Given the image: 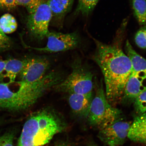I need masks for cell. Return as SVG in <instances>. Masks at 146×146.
<instances>
[{
    "instance_id": "6da1fadb",
    "label": "cell",
    "mask_w": 146,
    "mask_h": 146,
    "mask_svg": "<svg viewBox=\"0 0 146 146\" xmlns=\"http://www.w3.org/2000/svg\"><path fill=\"white\" fill-rule=\"evenodd\" d=\"M127 23L126 20L123 22L110 44L94 39L96 48L93 59L103 75L107 99L114 107L121 102L132 72L130 60L122 49Z\"/></svg>"
},
{
    "instance_id": "7a4b0ae2",
    "label": "cell",
    "mask_w": 146,
    "mask_h": 146,
    "mask_svg": "<svg viewBox=\"0 0 146 146\" xmlns=\"http://www.w3.org/2000/svg\"><path fill=\"white\" fill-rule=\"evenodd\" d=\"M62 120L49 108L32 113L24 125L17 146H41L48 143L65 127Z\"/></svg>"
},
{
    "instance_id": "3957f363",
    "label": "cell",
    "mask_w": 146,
    "mask_h": 146,
    "mask_svg": "<svg viewBox=\"0 0 146 146\" xmlns=\"http://www.w3.org/2000/svg\"><path fill=\"white\" fill-rule=\"evenodd\" d=\"M9 84L0 83V110H25L35 103L48 89L47 84L42 80L28 86H19L16 91L11 89Z\"/></svg>"
},
{
    "instance_id": "277c9868",
    "label": "cell",
    "mask_w": 146,
    "mask_h": 146,
    "mask_svg": "<svg viewBox=\"0 0 146 146\" xmlns=\"http://www.w3.org/2000/svg\"><path fill=\"white\" fill-rule=\"evenodd\" d=\"M121 113L109 103L101 84L90 104L87 118L89 125L99 131L121 119Z\"/></svg>"
},
{
    "instance_id": "5b68a950",
    "label": "cell",
    "mask_w": 146,
    "mask_h": 146,
    "mask_svg": "<svg viewBox=\"0 0 146 146\" xmlns=\"http://www.w3.org/2000/svg\"><path fill=\"white\" fill-rule=\"evenodd\" d=\"M93 75L78 60L72 65L71 74L54 87L63 92L84 95L92 98Z\"/></svg>"
},
{
    "instance_id": "8992f818",
    "label": "cell",
    "mask_w": 146,
    "mask_h": 146,
    "mask_svg": "<svg viewBox=\"0 0 146 146\" xmlns=\"http://www.w3.org/2000/svg\"><path fill=\"white\" fill-rule=\"evenodd\" d=\"M52 18V12L47 2L40 5L27 17V27L30 35L38 41L46 37Z\"/></svg>"
},
{
    "instance_id": "52a82bcc",
    "label": "cell",
    "mask_w": 146,
    "mask_h": 146,
    "mask_svg": "<svg viewBox=\"0 0 146 146\" xmlns=\"http://www.w3.org/2000/svg\"><path fill=\"white\" fill-rule=\"evenodd\" d=\"M47 44L43 47H31L34 50L48 52H64L77 48L81 40L76 32L64 34L49 31L46 36Z\"/></svg>"
},
{
    "instance_id": "ba28073f",
    "label": "cell",
    "mask_w": 146,
    "mask_h": 146,
    "mask_svg": "<svg viewBox=\"0 0 146 146\" xmlns=\"http://www.w3.org/2000/svg\"><path fill=\"white\" fill-rule=\"evenodd\" d=\"M50 66L49 60L43 57H34L27 59L26 63L19 75V86L33 84L41 80L46 74Z\"/></svg>"
},
{
    "instance_id": "9c48e42d",
    "label": "cell",
    "mask_w": 146,
    "mask_h": 146,
    "mask_svg": "<svg viewBox=\"0 0 146 146\" xmlns=\"http://www.w3.org/2000/svg\"><path fill=\"white\" fill-rule=\"evenodd\" d=\"M132 123L121 118L99 131L98 137L108 146H121L128 138Z\"/></svg>"
},
{
    "instance_id": "30bf717a",
    "label": "cell",
    "mask_w": 146,
    "mask_h": 146,
    "mask_svg": "<svg viewBox=\"0 0 146 146\" xmlns=\"http://www.w3.org/2000/svg\"><path fill=\"white\" fill-rule=\"evenodd\" d=\"M146 90V74L132 72L124 91L122 102L134 103L139 94Z\"/></svg>"
},
{
    "instance_id": "8fae6325",
    "label": "cell",
    "mask_w": 146,
    "mask_h": 146,
    "mask_svg": "<svg viewBox=\"0 0 146 146\" xmlns=\"http://www.w3.org/2000/svg\"><path fill=\"white\" fill-rule=\"evenodd\" d=\"M69 95L68 103L73 112L80 117L87 118L92 98L81 94Z\"/></svg>"
},
{
    "instance_id": "7c38bea8",
    "label": "cell",
    "mask_w": 146,
    "mask_h": 146,
    "mask_svg": "<svg viewBox=\"0 0 146 146\" xmlns=\"http://www.w3.org/2000/svg\"><path fill=\"white\" fill-rule=\"evenodd\" d=\"M128 138L133 142L146 145V112L135 117Z\"/></svg>"
},
{
    "instance_id": "4fadbf2b",
    "label": "cell",
    "mask_w": 146,
    "mask_h": 146,
    "mask_svg": "<svg viewBox=\"0 0 146 146\" xmlns=\"http://www.w3.org/2000/svg\"><path fill=\"white\" fill-rule=\"evenodd\" d=\"M26 62L27 59L20 60L13 59L7 60L5 68L0 74V83H2L6 79L8 80L7 83H14L25 66Z\"/></svg>"
},
{
    "instance_id": "5bb4252c",
    "label": "cell",
    "mask_w": 146,
    "mask_h": 146,
    "mask_svg": "<svg viewBox=\"0 0 146 146\" xmlns=\"http://www.w3.org/2000/svg\"><path fill=\"white\" fill-rule=\"evenodd\" d=\"M74 0H47L52 15V19L56 23H62L72 8Z\"/></svg>"
},
{
    "instance_id": "9a60e30c",
    "label": "cell",
    "mask_w": 146,
    "mask_h": 146,
    "mask_svg": "<svg viewBox=\"0 0 146 146\" xmlns=\"http://www.w3.org/2000/svg\"><path fill=\"white\" fill-rule=\"evenodd\" d=\"M125 50L132 64V72L146 74V59L136 52L128 40L126 42Z\"/></svg>"
},
{
    "instance_id": "2e32d148",
    "label": "cell",
    "mask_w": 146,
    "mask_h": 146,
    "mask_svg": "<svg viewBox=\"0 0 146 146\" xmlns=\"http://www.w3.org/2000/svg\"><path fill=\"white\" fill-rule=\"evenodd\" d=\"M133 12L138 23L146 25V0H131Z\"/></svg>"
},
{
    "instance_id": "e0dca14e",
    "label": "cell",
    "mask_w": 146,
    "mask_h": 146,
    "mask_svg": "<svg viewBox=\"0 0 146 146\" xmlns=\"http://www.w3.org/2000/svg\"><path fill=\"white\" fill-rule=\"evenodd\" d=\"M0 26L5 34L12 33L17 30L18 24L14 16L9 13L5 14L0 18Z\"/></svg>"
},
{
    "instance_id": "ac0fdd59",
    "label": "cell",
    "mask_w": 146,
    "mask_h": 146,
    "mask_svg": "<svg viewBox=\"0 0 146 146\" xmlns=\"http://www.w3.org/2000/svg\"><path fill=\"white\" fill-rule=\"evenodd\" d=\"M100 0H78L76 14H81L87 16L89 15L97 4Z\"/></svg>"
},
{
    "instance_id": "d6986e66",
    "label": "cell",
    "mask_w": 146,
    "mask_h": 146,
    "mask_svg": "<svg viewBox=\"0 0 146 146\" xmlns=\"http://www.w3.org/2000/svg\"><path fill=\"white\" fill-rule=\"evenodd\" d=\"M17 6L21 5L26 9L29 14L32 13L40 5L46 2L47 0H15Z\"/></svg>"
},
{
    "instance_id": "ffe728a7",
    "label": "cell",
    "mask_w": 146,
    "mask_h": 146,
    "mask_svg": "<svg viewBox=\"0 0 146 146\" xmlns=\"http://www.w3.org/2000/svg\"><path fill=\"white\" fill-rule=\"evenodd\" d=\"M134 106L137 116L146 112V90L137 97L134 102Z\"/></svg>"
},
{
    "instance_id": "44dd1931",
    "label": "cell",
    "mask_w": 146,
    "mask_h": 146,
    "mask_svg": "<svg viewBox=\"0 0 146 146\" xmlns=\"http://www.w3.org/2000/svg\"><path fill=\"white\" fill-rule=\"evenodd\" d=\"M135 41L140 48L146 50V25H144L136 34Z\"/></svg>"
},
{
    "instance_id": "7402d4cb",
    "label": "cell",
    "mask_w": 146,
    "mask_h": 146,
    "mask_svg": "<svg viewBox=\"0 0 146 146\" xmlns=\"http://www.w3.org/2000/svg\"><path fill=\"white\" fill-rule=\"evenodd\" d=\"M12 44L11 39L4 33L0 26V53L9 50Z\"/></svg>"
},
{
    "instance_id": "603a6c76",
    "label": "cell",
    "mask_w": 146,
    "mask_h": 146,
    "mask_svg": "<svg viewBox=\"0 0 146 146\" xmlns=\"http://www.w3.org/2000/svg\"><path fill=\"white\" fill-rule=\"evenodd\" d=\"M13 141V133H6L0 137V146H14Z\"/></svg>"
},
{
    "instance_id": "cb8c5ba5",
    "label": "cell",
    "mask_w": 146,
    "mask_h": 146,
    "mask_svg": "<svg viewBox=\"0 0 146 146\" xmlns=\"http://www.w3.org/2000/svg\"><path fill=\"white\" fill-rule=\"evenodd\" d=\"M17 6L15 0H0V9L10 10Z\"/></svg>"
},
{
    "instance_id": "d4e9b609",
    "label": "cell",
    "mask_w": 146,
    "mask_h": 146,
    "mask_svg": "<svg viewBox=\"0 0 146 146\" xmlns=\"http://www.w3.org/2000/svg\"><path fill=\"white\" fill-rule=\"evenodd\" d=\"M7 60L0 59V74L3 72L6 64Z\"/></svg>"
},
{
    "instance_id": "484cf974",
    "label": "cell",
    "mask_w": 146,
    "mask_h": 146,
    "mask_svg": "<svg viewBox=\"0 0 146 146\" xmlns=\"http://www.w3.org/2000/svg\"><path fill=\"white\" fill-rule=\"evenodd\" d=\"M56 146H73L71 145L70 143L64 142H59L56 144Z\"/></svg>"
},
{
    "instance_id": "4316f807",
    "label": "cell",
    "mask_w": 146,
    "mask_h": 146,
    "mask_svg": "<svg viewBox=\"0 0 146 146\" xmlns=\"http://www.w3.org/2000/svg\"><path fill=\"white\" fill-rule=\"evenodd\" d=\"M89 146H98V145H97L96 144L94 143H91L90 145H89Z\"/></svg>"
}]
</instances>
